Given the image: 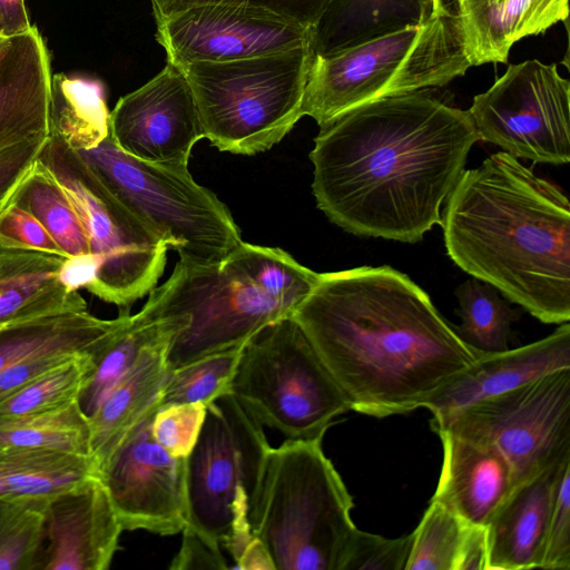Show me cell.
Masks as SVG:
<instances>
[{
    "label": "cell",
    "instance_id": "1",
    "mask_svg": "<svg viewBox=\"0 0 570 570\" xmlns=\"http://www.w3.org/2000/svg\"><path fill=\"white\" fill-rule=\"evenodd\" d=\"M479 140L469 110L428 89L376 99L320 126L309 153L318 209L344 230L417 243Z\"/></svg>",
    "mask_w": 570,
    "mask_h": 570
},
{
    "label": "cell",
    "instance_id": "2",
    "mask_svg": "<svg viewBox=\"0 0 570 570\" xmlns=\"http://www.w3.org/2000/svg\"><path fill=\"white\" fill-rule=\"evenodd\" d=\"M351 410L405 414L484 352L466 344L430 296L390 266L322 273L292 315Z\"/></svg>",
    "mask_w": 570,
    "mask_h": 570
},
{
    "label": "cell",
    "instance_id": "3",
    "mask_svg": "<svg viewBox=\"0 0 570 570\" xmlns=\"http://www.w3.org/2000/svg\"><path fill=\"white\" fill-rule=\"evenodd\" d=\"M441 215L450 258L547 324L570 320V202L505 151L464 170Z\"/></svg>",
    "mask_w": 570,
    "mask_h": 570
},
{
    "label": "cell",
    "instance_id": "4",
    "mask_svg": "<svg viewBox=\"0 0 570 570\" xmlns=\"http://www.w3.org/2000/svg\"><path fill=\"white\" fill-rule=\"evenodd\" d=\"M352 508L322 439H287L268 452L248 521L274 570H342L357 530Z\"/></svg>",
    "mask_w": 570,
    "mask_h": 570
},
{
    "label": "cell",
    "instance_id": "5",
    "mask_svg": "<svg viewBox=\"0 0 570 570\" xmlns=\"http://www.w3.org/2000/svg\"><path fill=\"white\" fill-rule=\"evenodd\" d=\"M471 67L452 2L421 24L332 56H315L302 116L318 126L360 105L415 90L442 87Z\"/></svg>",
    "mask_w": 570,
    "mask_h": 570
},
{
    "label": "cell",
    "instance_id": "6",
    "mask_svg": "<svg viewBox=\"0 0 570 570\" xmlns=\"http://www.w3.org/2000/svg\"><path fill=\"white\" fill-rule=\"evenodd\" d=\"M311 43L226 62L179 67L191 89L204 138L220 151L256 155L278 144L303 117Z\"/></svg>",
    "mask_w": 570,
    "mask_h": 570
},
{
    "label": "cell",
    "instance_id": "7",
    "mask_svg": "<svg viewBox=\"0 0 570 570\" xmlns=\"http://www.w3.org/2000/svg\"><path fill=\"white\" fill-rule=\"evenodd\" d=\"M104 186L179 258L220 264L242 242L228 207L195 181L188 166L148 163L120 150L110 134L75 150Z\"/></svg>",
    "mask_w": 570,
    "mask_h": 570
},
{
    "label": "cell",
    "instance_id": "8",
    "mask_svg": "<svg viewBox=\"0 0 570 570\" xmlns=\"http://www.w3.org/2000/svg\"><path fill=\"white\" fill-rule=\"evenodd\" d=\"M262 426L287 439H323L351 411L336 381L291 315L254 333L242 347L229 392Z\"/></svg>",
    "mask_w": 570,
    "mask_h": 570
},
{
    "label": "cell",
    "instance_id": "9",
    "mask_svg": "<svg viewBox=\"0 0 570 570\" xmlns=\"http://www.w3.org/2000/svg\"><path fill=\"white\" fill-rule=\"evenodd\" d=\"M38 160L57 179L72 203L97 264L87 289L129 314L161 277L168 247L104 186L82 158L49 135Z\"/></svg>",
    "mask_w": 570,
    "mask_h": 570
},
{
    "label": "cell",
    "instance_id": "10",
    "mask_svg": "<svg viewBox=\"0 0 570 570\" xmlns=\"http://www.w3.org/2000/svg\"><path fill=\"white\" fill-rule=\"evenodd\" d=\"M155 317L186 315L171 340L170 371L204 356L243 345L263 326L292 313L220 264L180 259L144 305Z\"/></svg>",
    "mask_w": 570,
    "mask_h": 570
},
{
    "label": "cell",
    "instance_id": "11",
    "mask_svg": "<svg viewBox=\"0 0 570 570\" xmlns=\"http://www.w3.org/2000/svg\"><path fill=\"white\" fill-rule=\"evenodd\" d=\"M271 448L263 426L230 393L206 406L186 458V527L212 548L220 550L230 537L234 507L249 504Z\"/></svg>",
    "mask_w": 570,
    "mask_h": 570
},
{
    "label": "cell",
    "instance_id": "12",
    "mask_svg": "<svg viewBox=\"0 0 570 570\" xmlns=\"http://www.w3.org/2000/svg\"><path fill=\"white\" fill-rule=\"evenodd\" d=\"M441 430L492 446L524 482L570 458V368L476 402Z\"/></svg>",
    "mask_w": 570,
    "mask_h": 570
},
{
    "label": "cell",
    "instance_id": "13",
    "mask_svg": "<svg viewBox=\"0 0 570 570\" xmlns=\"http://www.w3.org/2000/svg\"><path fill=\"white\" fill-rule=\"evenodd\" d=\"M570 82L557 65H509L469 109L479 140L515 158L553 165L570 160Z\"/></svg>",
    "mask_w": 570,
    "mask_h": 570
},
{
    "label": "cell",
    "instance_id": "14",
    "mask_svg": "<svg viewBox=\"0 0 570 570\" xmlns=\"http://www.w3.org/2000/svg\"><path fill=\"white\" fill-rule=\"evenodd\" d=\"M155 19L156 39L177 67L282 52L312 39L311 28L230 2L197 3Z\"/></svg>",
    "mask_w": 570,
    "mask_h": 570
},
{
    "label": "cell",
    "instance_id": "15",
    "mask_svg": "<svg viewBox=\"0 0 570 570\" xmlns=\"http://www.w3.org/2000/svg\"><path fill=\"white\" fill-rule=\"evenodd\" d=\"M156 411L117 446L99 479L124 530L174 535L186 527V459L173 456L154 439Z\"/></svg>",
    "mask_w": 570,
    "mask_h": 570
},
{
    "label": "cell",
    "instance_id": "16",
    "mask_svg": "<svg viewBox=\"0 0 570 570\" xmlns=\"http://www.w3.org/2000/svg\"><path fill=\"white\" fill-rule=\"evenodd\" d=\"M110 136L137 159L188 166L191 150L204 138L189 83L181 69L166 66L138 89L122 96L110 111Z\"/></svg>",
    "mask_w": 570,
    "mask_h": 570
},
{
    "label": "cell",
    "instance_id": "17",
    "mask_svg": "<svg viewBox=\"0 0 570 570\" xmlns=\"http://www.w3.org/2000/svg\"><path fill=\"white\" fill-rule=\"evenodd\" d=\"M122 531L106 487L94 476L47 501L42 570H106Z\"/></svg>",
    "mask_w": 570,
    "mask_h": 570
},
{
    "label": "cell",
    "instance_id": "18",
    "mask_svg": "<svg viewBox=\"0 0 570 570\" xmlns=\"http://www.w3.org/2000/svg\"><path fill=\"white\" fill-rule=\"evenodd\" d=\"M570 368V325L531 344L483 353L472 365L439 389L423 405L436 432L470 405L508 392L549 373Z\"/></svg>",
    "mask_w": 570,
    "mask_h": 570
},
{
    "label": "cell",
    "instance_id": "19",
    "mask_svg": "<svg viewBox=\"0 0 570 570\" xmlns=\"http://www.w3.org/2000/svg\"><path fill=\"white\" fill-rule=\"evenodd\" d=\"M51 65L36 26L0 40V153L49 136Z\"/></svg>",
    "mask_w": 570,
    "mask_h": 570
},
{
    "label": "cell",
    "instance_id": "20",
    "mask_svg": "<svg viewBox=\"0 0 570 570\" xmlns=\"http://www.w3.org/2000/svg\"><path fill=\"white\" fill-rule=\"evenodd\" d=\"M570 458L517 484L488 524L487 570L541 568L556 487Z\"/></svg>",
    "mask_w": 570,
    "mask_h": 570
},
{
    "label": "cell",
    "instance_id": "21",
    "mask_svg": "<svg viewBox=\"0 0 570 570\" xmlns=\"http://www.w3.org/2000/svg\"><path fill=\"white\" fill-rule=\"evenodd\" d=\"M443 461L431 500L438 501L468 523L485 527L515 487L507 460L492 446L436 432Z\"/></svg>",
    "mask_w": 570,
    "mask_h": 570
},
{
    "label": "cell",
    "instance_id": "22",
    "mask_svg": "<svg viewBox=\"0 0 570 570\" xmlns=\"http://www.w3.org/2000/svg\"><path fill=\"white\" fill-rule=\"evenodd\" d=\"M66 258L0 237V327L88 311L79 291L60 278Z\"/></svg>",
    "mask_w": 570,
    "mask_h": 570
},
{
    "label": "cell",
    "instance_id": "23",
    "mask_svg": "<svg viewBox=\"0 0 570 570\" xmlns=\"http://www.w3.org/2000/svg\"><path fill=\"white\" fill-rule=\"evenodd\" d=\"M455 11L472 67L507 62L517 41L566 21L569 4L568 0H462Z\"/></svg>",
    "mask_w": 570,
    "mask_h": 570
},
{
    "label": "cell",
    "instance_id": "24",
    "mask_svg": "<svg viewBox=\"0 0 570 570\" xmlns=\"http://www.w3.org/2000/svg\"><path fill=\"white\" fill-rule=\"evenodd\" d=\"M177 333L166 335L146 347L89 419L91 458L98 474L136 425L160 406L163 391L171 372L167 365V353Z\"/></svg>",
    "mask_w": 570,
    "mask_h": 570
},
{
    "label": "cell",
    "instance_id": "25",
    "mask_svg": "<svg viewBox=\"0 0 570 570\" xmlns=\"http://www.w3.org/2000/svg\"><path fill=\"white\" fill-rule=\"evenodd\" d=\"M433 0H331L312 28L315 56L327 57L423 23Z\"/></svg>",
    "mask_w": 570,
    "mask_h": 570
},
{
    "label": "cell",
    "instance_id": "26",
    "mask_svg": "<svg viewBox=\"0 0 570 570\" xmlns=\"http://www.w3.org/2000/svg\"><path fill=\"white\" fill-rule=\"evenodd\" d=\"M122 315L121 323L90 353L91 366L77 397L88 420L146 347L188 324L186 315L158 318L145 306L137 314Z\"/></svg>",
    "mask_w": 570,
    "mask_h": 570
},
{
    "label": "cell",
    "instance_id": "27",
    "mask_svg": "<svg viewBox=\"0 0 570 570\" xmlns=\"http://www.w3.org/2000/svg\"><path fill=\"white\" fill-rule=\"evenodd\" d=\"M124 315L101 320L88 311L40 317L0 327V372L36 354H90Z\"/></svg>",
    "mask_w": 570,
    "mask_h": 570
},
{
    "label": "cell",
    "instance_id": "28",
    "mask_svg": "<svg viewBox=\"0 0 570 570\" xmlns=\"http://www.w3.org/2000/svg\"><path fill=\"white\" fill-rule=\"evenodd\" d=\"M8 495L49 500L98 476L90 455L51 449L0 448Z\"/></svg>",
    "mask_w": 570,
    "mask_h": 570
},
{
    "label": "cell",
    "instance_id": "29",
    "mask_svg": "<svg viewBox=\"0 0 570 570\" xmlns=\"http://www.w3.org/2000/svg\"><path fill=\"white\" fill-rule=\"evenodd\" d=\"M105 87L97 79L52 73L49 135L73 150L89 149L110 134Z\"/></svg>",
    "mask_w": 570,
    "mask_h": 570
},
{
    "label": "cell",
    "instance_id": "30",
    "mask_svg": "<svg viewBox=\"0 0 570 570\" xmlns=\"http://www.w3.org/2000/svg\"><path fill=\"white\" fill-rule=\"evenodd\" d=\"M222 264L292 315L320 279V273L301 265L282 248L243 240Z\"/></svg>",
    "mask_w": 570,
    "mask_h": 570
},
{
    "label": "cell",
    "instance_id": "31",
    "mask_svg": "<svg viewBox=\"0 0 570 570\" xmlns=\"http://www.w3.org/2000/svg\"><path fill=\"white\" fill-rule=\"evenodd\" d=\"M10 204L37 218L67 257L91 255L85 229L72 203L38 159L17 188Z\"/></svg>",
    "mask_w": 570,
    "mask_h": 570
},
{
    "label": "cell",
    "instance_id": "32",
    "mask_svg": "<svg viewBox=\"0 0 570 570\" xmlns=\"http://www.w3.org/2000/svg\"><path fill=\"white\" fill-rule=\"evenodd\" d=\"M0 448L51 449L91 456L89 420L77 401L47 412L0 419Z\"/></svg>",
    "mask_w": 570,
    "mask_h": 570
},
{
    "label": "cell",
    "instance_id": "33",
    "mask_svg": "<svg viewBox=\"0 0 570 570\" xmlns=\"http://www.w3.org/2000/svg\"><path fill=\"white\" fill-rule=\"evenodd\" d=\"M461 324L455 330L473 348L484 353L509 348L511 325L519 317L497 288L473 278L455 289Z\"/></svg>",
    "mask_w": 570,
    "mask_h": 570
},
{
    "label": "cell",
    "instance_id": "34",
    "mask_svg": "<svg viewBox=\"0 0 570 570\" xmlns=\"http://www.w3.org/2000/svg\"><path fill=\"white\" fill-rule=\"evenodd\" d=\"M47 501L0 497V570H42Z\"/></svg>",
    "mask_w": 570,
    "mask_h": 570
},
{
    "label": "cell",
    "instance_id": "35",
    "mask_svg": "<svg viewBox=\"0 0 570 570\" xmlns=\"http://www.w3.org/2000/svg\"><path fill=\"white\" fill-rule=\"evenodd\" d=\"M470 524L440 502L431 500L421 522L411 533L405 570H458Z\"/></svg>",
    "mask_w": 570,
    "mask_h": 570
},
{
    "label": "cell",
    "instance_id": "36",
    "mask_svg": "<svg viewBox=\"0 0 570 570\" xmlns=\"http://www.w3.org/2000/svg\"><path fill=\"white\" fill-rule=\"evenodd\" d=\"M243 345L220 351L170 372L160 406L174 403L208 405L230 392Z\"/></svg>",
    "mask_w": 570,
    "mask_h": 570
},
{
    "label": "cell",
    "instance_id": "37",
    "mask_svg": "<svg viewBox=\"0 0 570 570\" xmlns=\"http://www.w3.org/2000/svg\"><path fill=\"white\" fill-rule=\"evenodd\" d=\"M90 366V354H85L51 368L0 402V419L47 412L77 401Z\"/></svg>",
    "mask_w": 570,
    "mask_h": 570
},
{
    "label": "cell",
    "instance_id": "38",
    "mask_svg": "<svg viewBox=\"0 0 570 570\" xmlns=\"http://www.w3.org/2000/svg\"><path fill=\"white\" fill-rule=\"evenodd\" d=\"M205 416L203 403L163 405L153 417L151 434L169 454L186 459L198 440Z\"/></svg>",
    "mask_w": 570,
    "mask_h": 570
},
{
    "label": "cell",
    "instance_id": "39",
    "mask_svg": "<svg viewBox=\"0 0 570 570\" xmlns=\"http://www.w3.org/2000/svg\"><path fill=\"white\" fill-rule=\"evenodd\" d=\"M412 534L386 539L356 530L342 570H405Z\"/></svg>",
    "mask_w": 570,
    "mask_h": 570
},
{
    "label": "cell",
    "instance_id": "40",
    "mask_svg": "<svg viewBox=\"0 0 570 570\" xmlns=\"http://www.w3.org/2000/svg\"><path fill=\"white\" fill-rule=\"evenodd\" d=\"M541 568L570 570V462L563 466L556 487Z\"/></svg>",
    "mask_w": 570,
    "mask_h": 570
},
{
    "label": "cell",
    "instance_id": "41",
    "mask_svg": "<svg viewBox=\"0 0 570 570\" xmlns=\"http://www.w3.org/2000/svg\"><path fill=\"white\" fill-rule=\"evenodd\" d=\"M331 0H150L154 17L205 2H230L257 8L283 19L313 28Z\"/></svg>",
    "mask_w": 570,
    "mask_h": 570
},
{
    "label": "cell",
    "instance_id": "42",
    "mask_svg": "<svg viewBox=\"0 0 570 570\" xmlns=\"http://www.w3.org/2000/svg\"><path fill=\"white\" fill-rule=\"evenodd\" d=\"M48 137L32 138L0 153V215L36 164Z\"/></svg>",
    "mask_w": 570,
    "mask_h": 570
},
{
    "label": "cell",
    "instance_id": "43",
    "mask_svg": "<svg viewBox=\"0 0 570 570\" xmlns=\"http://www.w3.org/2000/svg\"><path fill=\"white\" fill-rule=\"evenodd\" d=\"M0 237L21 246L66 256L37 218L12 204L0 215Z\"/></svg>",
    "mask_w": 570,
    "mask_h": 570
},
{
    "label": "cell",
    "instance_id": "44",
    "mask_svg": "<svg viewBox=\"0 0 570 570\" xmlns=\"http://www.w3.org/2000/svg\"><path fill=\"white\" fill-rule=\"evenodd\" d=\"M181 546L173 558L170 570L227 569L220 550L208 546L196 532L185 527Z\"/></svg>",
    "mask_w": 570,
    "mask_h": 570
},
{
    "label": "cell",
    "instance_id": "45",
    "mask_svg": "<svg viewBox=\"0 0 570 570\" xmlns=\"http://www.w3.org/2000/svg\"><path fill=\"white\" fill-rule=\"evenodd\" d=\"M32 26L26 0H0V38L26 32Z\"/></svg>",
    "mask_w": 570,
    "mask_h": 570
},
{
    "label": "cell",
    "instance_id": "46",
    "mask_svg": "<svg viewBox=\"0 0 570 570\" xmlns=\"http://www.w3.org/2000/svg\"><path fill=\"white\" fill-rule=\"evenodd\" d=\"M455 4L462 0H452ZM446 4L445 0H433V11L443 8Z\"/></svg>",
    "mask_w": 570,
    "mask_h": 570
},
{
    "label": "cell",
    "instance_id": "47",
    "mask_svg": "<svg viewBox=\"0 0 570 570\" xmlns=\"http://www.w3.org/2000/svg\"><path fill=\"white\" fill-rule=\"evenodd\" d=\"M8 495L7 487L0 470V497Z\"/></svg>",
    "mask_w": 570,
    "mask_h": 570
},
{
    "label": "cell",
    "instance_id": "48",
    "mask_svg": "<svg viewBox=\"0 0 570 570\" xmlns=\"http://www.w3.org/2000/svg\"><path fill=\"white\" fill-rule=\"evenodd\" d=\"M489 1H495V0H489Z\"/></svg>",
    "mask_w": 570,
    "mask_h": 570
},
{
    "label": "cell",
    "instance_id": "49",
    "mask_svg": "<svg viewBox=\"0 0 570 570\" xmlns=\"http://www.w3.org/2000/svg\"><path fill=\"white\" fill-rule=\"evenodd\" d=\"M1 39H2V38H0V40H1Z\"/></svg>",
    "mask_w": 570,
    "mask_h": 570
}]
</instances>
